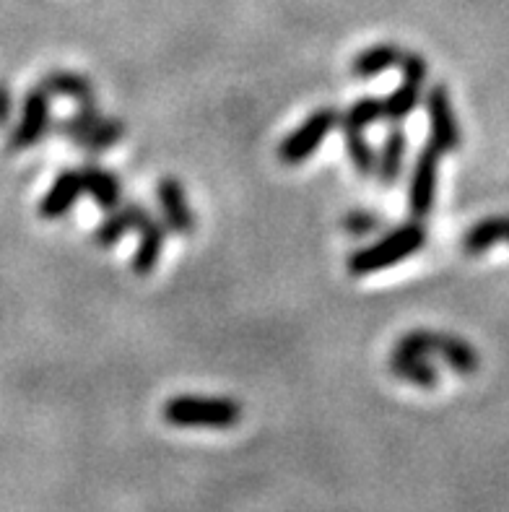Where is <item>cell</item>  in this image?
Returning a JSON list of instances; mask_svg holds the SVG:
<instances>
[{"instance_id":"cell-2","label":"cell","mask_w":509,"mask_h":512,"mask_svg":"<svg viewBox=\"0 0 509 512\" xmlns=\"http://www.w3.org/2000/svg\"><path fill=\"white\" fill-rule=\"evenodd\" d=\"M239 416V403L226 396H174L164 403L167 424L182 429H229Z\"/></svg>"},{"instance_id":"cell-6","label":"cell","mask_w":509,"mask_h":512,"mask_svg":"<svg viewBox=\"0 0 509 512\" xmlns=\"http://www.w3.org/2000/svg\"><path fill=\"white\" fill-rule=\"evenodd\" d=\"M439 149L432 141L424 143L416 167L411 172V188H408V208L416 219L432 214L434 198H437V177H439Z\"/></svg>"},{"instance_id":"cell-3","label":"cell","mask_w":509,"mask_h":512,"mask_svg":"<svg viewBox=\"0 0 509 512\" xmlns=\"http://www.w3.org/2000/svg\"><path fill=\"white\" fill-rule=\"evenodd\" d=\"M395 349L413 351V354H424V357H439L447 362L460 375H473L481 367L476 346H471L463 338L452 336V333L437 331H408L400 336Z\"/></svg>"},{"instance_id":"cell-4","label":"cell","mask_w":509,"mask_h":512,"mask_svg":"<svg viewBox=\"0 0 509 512\" xmlns=\"http://www.w3.org/2000/svg\"><path fill=\"white\" fill-rule=\"evenodd\" d=\"M338 112L336 110H317L312 112L297 130H291L289 136L281 141L278 146V159L284 164H302L307 162L317 149L320 143L330 136V130L338 125Z\"/></svg>"},{"instance_id":"cell-10","label":"cell","mask_w":509,"mask_h":512,"mask_svg":"<svg viewBox=\"0 0 509 512\" xmlns=\"http://www.w3.org/2000/svg\"><path fill=\"white\" fill-rule=\"evenodd\" d=\"M149 219L151 216L146 211V206H141V203H125V206L112 208L107 219L94 229L91 237H94V242L99 247H112L123 240L128 232H138Z\"/></svg>"},{"instance_id":"cell-17","label":"cell","mask_w":509,"mask_h":512,"mask_svg":"<svg viewBox=\"0 0 509 512\" xmlns=\"http://www.w3.org/2000/svg\"><path fill=\"white\" fill-rule=\"evenodd\" d=\"M42 86H45L50 94H58V97H68V99H73V102H78V104L97 102V99H94V89H91V84L86 81L84 76H78V73L52 71V73H47L45 81H42Z\"/></svg>"},{"instance_id":"cell-11","label":"cell","mask_w":509,"mask_h":512,"mask_svg":"<svg viewBox=\"0 0 509 512\" xmlns=\"http://www.w3.org/2000/svg\"><path fill=\"white\" fill-rule=\"evenodd\" d=\"M390 370L398 380L416 385V388H437L439 383V372L432 359L424 357V354H413V351L393 349Z\"/></svg>"},{"instance_id":"cell-15","label":"cell","mask_w":509,"mask_h":512,"mask_svg":"<svg viewBox=\"0 0 509 512\" xmlns=\"http://www.w3.org/2000/svg\"><path fill=\"white\" fill-rule=\"evenodd\" d=\"M408 141L403 136V130H390L387 138L382 141V149L377 151V169L374 175L380 177L382 185H393L403 172V162H406Z\"/></svg>"},{"instance_id":"cell-14","label":"cell","mask_w":509,"mask_h":512,"mask_svg":"<svg viewBox=\"0 0 509 512\" xmlns=\"http://www.w3.org/2000/svg\"><path fill=\"white\" fill-rule=\"evenodd\" d=\"M509 242V216H489L463 234L465 255H484L489 247Z\"/></svg>"},{"instance_id":"cell-21","label":"cell","mask_w":509,"mask_h":512,"mask_svg":"<svg viewBox=\"0 0 509 512\" xmlns=\"http://www.w3.org/2000/svg\"><path fill=\"white\" fill-rule=\"evenodd\" d=\"M99 117L102 115H99V110H97V102L81 104V110H78L76 115L65 117L63 123H58V133L60 136L68 138V141L81 143L86 138V133H89V130L97 125Z\"/></svg>"},{"instance_id":"cell-5","label":"cell","mask_w":509,"mask_h":512,"mask_svg":"<svg viewBox=\"0 0 509 512\" xmlns=\"http://www.w3.org/2000/svg\"><path fill=\"white\" fill-rule=\"evenodd\" d=\"M47 128H50V91L39 84L34 89H29V94H26L19 125L8 136V151L19 154V151L29 149V146L42 141Z\"/></svg>"},{"instance_id":"cell-12","label":"cell","mask_w":509,"mask_h":512,"mask_svg":"<svg viewBox=\"0 0 509 512\" xmlns=\"http://www.w3.org/2000/svg\"><path fill=\"white\" fill-rule=\"evenodd\" d=\"M81 180H84V193L91 195V201L104 211H112L123 201V182L112 175L110 169L99 167V164H86L81 169Z\"/></svg>"},{"instance_id":"cell-24","label":"cell","mask_w":509,"mask_h":512,"mask_svg":"<svg viewBox=\"0 0 509 512\" xmlns=\"http://www.w3.org/2000/svg\"><path fill=\"white\" fill-rule=\"evenodd\" d=\"M398 68L403 71V78H411V81H419V84H424L426 76H429V63L421 58L419 52H403Z\"/></svg>"},{"instance_id":"cell-23","label":"cell","mask_w":509,"mask_h":512,"mask_svg":"<svg viewBox=\"0 0 509 512\" xmlns=\"http://www.w3.org/2000/svg\"><path fill=\"white\" fill-rule=\"evenodd\" d=\"M343 229H346L351 237H367V234H372L380 229V216L374 214V211L354 208V211H351V214L343 219Z\"/></svg>"},{"instance_id":"cell-19","label":"cell","mask_w":509,"mask_h":512,"mask_svg":"<svg viewBox=\"0 0 509 512\" xmlns=\"http://www.w3.org/2000/svg\"><path fill=\"white\" fill-rule=\"evenodd\" d=\"M125 138V123L123 120H112V117H99L97 125L86 133V138L78 146L89 154H104L107 149H112L115 143H120Z\"/></svg>"},{"instance_id":"cell-18","label":"cell","mask_w":509,"mask_h":512,"mask_svg":"<svg viewBox=\"0 0 509 512\" xmlns=\"http://www.w3.org/2000/svg\"><path fill=\"white\" fill-rule=\"evenodd\" d=\"M421 86L419 81H411V78H403V84L390 94V97L382 102V117H387L390 123H400L406 120L416 107H419L421 99Z\"/></svg>"},{"instance_id":"cell-25","label":"cell","mask_w":509,"mask_h":512,"mask_svg":"<svg viewBox=\"0 0 509 512\" xmlns=\"http://www.w3.org/2000/svg\"><path fill=\"white\" fill-rule=\"evenodd\" d=\"M13 115V91L6 81H0V125H6Z\"/></svg>"},{"instance_id":"cell-13","label":"cell","mask_w":509,"mask_h":512,"mask_svg":"<svg viewBox=\"0 0 509 512\" xmlns=\"http://www.w3.org/2000/svg\"><path fill=\"white\" fill-rule=\"evenodd\" d=\"M164 242H167V227L159 224V221L149 219L138 229V247L136 253H133V271L138 276H149L159 266V260H162L164 253Z\"/></svg>"},{"instance_id":"cell-20","label":"cell","mask_w":509,"mask_h":512,"mask_svg":"<svg viewBox=\"0 0 509 512\" xmlns=\"http://www.w3.org/2000/svg\"><path fill=\"white\" fill-rule=\"evenodd\" d=\"M343 138H346V154L354 164V169L361 177L374 175L377 169V151L372 149L367 133L364 130H343Z\"/></svg>"},{"instance_id":"cell-9","label":"cell","mask_w":509,"mask_h":512,"mask_svg":"<svg viewBox=\"0 0 509 512\" xmlns=\"http://www.w3.org/2000/svg\"><path fill=\"white\" fill-rule=\"evenodd\" d=\"M84 195V180H81V172L76 169H65L55 177V182L50 185V190L45 193L42 203H39V216L47 221L63 219L68 216L76 201Z\"/></svg>"},{"instance_id":"cell-7","label":"cell","mask_w":509,"mask_h":512,"mask_svg":"<svg viewBox=\"0 0 509 512\" xmlns=\"http://www.w3.org/2000/svg\"><path fill=\"white\" fill-rule=\"evenodd\" d=\"M426 115H429V141L439 149V154H452L460 146V125L455 110H452L450 91L442 84L426 91Z\"/></svg>"},{"instance_id":"cell-16","label":"cell","mask_w":509,"mask_h":512,"mask_svg":"<svg viewBox=\"0 0 509 512\" xmlns=\"http://www.w3.org/2000/svg\"><path fill=\"white\" fill-rule=\"evenodd\" d=\"M400 47L393 45V42H380V45L367 47V50H361L359 55L351 63V73L356 78H372L377 73L387 71V68H395L400 63Z\"/></svg>"},{"instance_id":"cell-1","label":"cell","mask_w":509,"mask_h":512,"mask_svg":"<svg viewBox=\"0 0 509 512\" xmlns=\"http://www.w3.org/2000/svg\"><path fill=\"white\" fill-rule=\"evenodd\" d=\"M424 245L426 229L421 227L419 221H408V224H400L398 229L380 237L374 245L356 250L348 258V271H351V276H372L377 271L398 266L400 260L416 255Z\"/></svg>"},{"instance_id":"cell-8","label":"cell","mask_w":509,"mask_h":512,"mask_svg":"<svg viewBox=\"0 0 509 512\" xmlns=\"http://www.w3.org/2000/svg\"><path fill=\"white\" fill-rule=\"evenodd\" d=\"M156 201L162 206L164 216V227L174 234H193L195 227V216L193 208H190V201H187L185 185L174 177H164L159 185H156Z\"/></svg>"},{"instance_id":"cell-22","label":"cell","mask_w":509,"mask_h":512,"mask_svg":"<svg viewBox=\"0 0 509 512\" xmlns=\"http://www.w3.org/2000/svg\"><path fill=\"white\" fill-rule=\"evenodd\" d=\"M382 117V99L364 97L354 102L343 115V130H367Z\"/></svg>"}]
</instances>
